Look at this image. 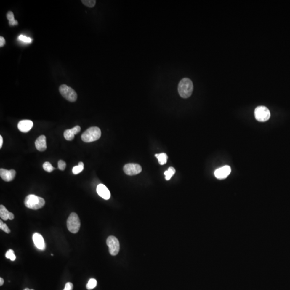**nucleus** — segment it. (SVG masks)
<instances>
[{"label": "nucleus", "mask_w": 290, "mask_h": 290, "mask_svg": "<svg viewBox=\"0 0 290 290\" xmlns=\"http://www.w3.org/2000/svg\"><path fill=\"white\" fill-rule=\"evenodd\" d=\"M193 84L192 81L188 78L182 79L178 85V92L181 97L188 98L192 95Z\"/></svg>", "instance_id": "nucleus-1"}, {"label": "nucleus", "mask_w": 290, "mask_h": 290, "mask_svg": "<svg viewBox=\"0 0 290 290\" xmlns=\"http://www.w3.org/2000/svg\"><path fill=\"white\" fill-rule=\"evenodd\" d=\"M25 206L32 210H38L42 208L45 204L43 198L35 195L27 196L24 200Z\"/></svg>", "instance_id": "nucleus-2"}, {"label": "nucleus", "mask_w": 290, "mask_h": 290, "mask_svg": "<svg viewBox=\"0 0 290 290\" xmlns=\"http://www.w3.org/2000/svg\"><path fill=\"white\" fill-rule=\"evenodd\" d=\"M101 136V131L98 127H91L81 135V139L85 142H91L98 140Z\"/></svg>", "instance_id": "nucleus-3"}, {"label": "nucleus", "mask_w": 290, "mask_h": 290, "mask_svg": "<svg viewBox=\"0 0 290 290\" xmlns=\"http://www.w3.org/2000/svg\"><path fill=\"white\" fill-rule=\"evenodd\" d=\"M67 226L70 232L74 234L78 233L80 228L81 223L76 213L73 212L70 214L67 221Z\"/></svg>", "instance_id": "nucleus-4"}, {"label": "nucleus", "mask_w": 290, "mask_h": 290, "mask_svg": "<svg viewBox=\"0 0 290 290\" xmlns=\"http://www.w3.org/2000/svg\"><path fill=\"white\" fill-rule=\"evenodd\" d=\"M59 92L63 97L67 101L74 102L76 101L78 95L74 89L67 86L66 84H62L59 87Z\"/></svg>", "instance_id": "nucleus-5"}, {"label": "nucleus", "mask_w": 290, "mask_h": 290, "mask_svg": "<svg viewBox=\"0 0 290 290\" xmlns=\"http://www.w3.org/2000/svg\"><path fill=\"white\" fill-rule=\"evenodd\" d=\"M255 117L256 119L259 121L264 122L268 121L270 118V112L267 107L259 106L255 110Z\"/></svg>", "instance_id": "nucleus-6"}, {"label": "nucleus", "mask_w": 290, "mask_h": 290, "mask_svg": "<svg viewBox=\"0 0 290 290\" xmlns=\"http://www.w3.org/2000/svg\"><path fill=\"white\" fill-rule=\"evenodd\" d=\"M106 244L109 247V253L111 255L116 256L120 250V244L118 239L114 236H110L107 238Z\"/></svg>", "instance_id": "nucleus-7"}, {"label": "nucleus", "mask_w": 290, "mask_h": 290, "mask_svg": "<svg viewBox=\"0 0 290 290\" xmlns=\"http://www.w3.org/2000/svg\"><path fill=\"white\" fill-rule=\"evenodd\" d=\"M124 172L129 176L137 175L142 171V168L138 164H125L123 168Z\"/></svg>", "instance_id": "nucleus-8"}, {"label": "nucleus", "mask_w": 290, "mask_h": 290, "mask_svg": "<svg viewBox=\"0 0 290 290\" xmlns=\"http://www.w3.org/2000/svg\"><path fill=\"white\" fill-rule=\"evenodd\" d=\"M231 172V168L229 166H225L216 169L214 172L215 177L219 180L227 178Z\"/></svg>", "instance_id": "nucleus-9"}, {"label": "nucleus", "mask_w": 290, "mask_h": 290, "mask_svg": "<svg viewBox=\"0 0 290 290\" xmlns=\"http://www.w3.org/2000/svg\"><path fill=\"white\" fill-rule=\"evenodd\" d=\"M16 171L14 169L8 170L3 168L0 169V176L3 180L6 182L12 181L16 176Z\"/></svg>", "instance_id": "nucleus-10"}, {"label": "nucleus", "mask_w": 290, "mask_h": 290, "mask_svg": "<svg viewBox=\"0 0 290 290\" xmlns=\"http://www.w3.org/2000/svg\"><path fill=\"white\" fill-rule=\"evenodd\" d=\"M32 239L35 246L37 247L38 249L44 250L45 249L46 245L45 243L43 237L41 234L38 233H34L32 236Z\"/></svg>", "instance_id": "nucleus-11"}, {"label": "nucleus", "mask_w": 290, "mask_h": 290, "mask_svg": "<svg viewBox=\"0 0 290 290\" xmlns=\"http://www.w3.org/2000/svg\"><path fill=\"white\" fill-rule=\"evenodd\" d=\"M96 191L98 195L105 200L109 199L111 196V193L107 187L103 184L98 185L96 188Z\"/></svg>", "instance_id": "nucleus-12"}, {"label": "nucleus", "mask_w": 290, "mask_h": 290, "mask_svg": "<svg viewBox=\"0 0 290 290\" xmlns=\"http://www.w3.org/2000/svg\"><path fill=\"white\" fill-rule=\"evenodd\" d=\"M33 126V123L30 120H23L18 124V129L20 132L27 133L31 129Z\"/></svg>", "instance_id": "nucleus-13"}, {"label": "nucleus", "mask_w": 290, "mask_h": 290, "mask_svg": "<svg viewBox=\"0 0 290 290\" xmlns=\"http://www.w3.org/2000/svg\"><path fill=\"white\" fill-rule=\"evenodd\" d=\"M35 146L37 150L40 152H43L47 148L46 138L45 135H40L35 141Z\"/></svg>", "instance_id": "nucleus-14"}, {"label": "nucleus", "mask_w": 290, "mask_h": 290, "mask_svg": "<svg viewBox=\"0 0 290 290\" xmlns=\"http://www.w3.org/2000/svg\"><path fill=\"white\" fill-rule=\"evenodd\" d=\"M155 157L158 159V163L161 165H164L167 163L168 160V156L166 153H160V154H156Z\"/></svg>", "instance_id": "nucleus-15"}, {"label": "nucleus", "mask_w": 290, "mask_h": 290, "mask_svg": "<svg viewBox=\"0 0 290 290\" xmlns=\"http://www.w3.org/2000/svg\"><path fill=\"white\" fill-rule=\"evenodd\" d=\"M10 212L2 205H0V217L4 220H7Z\"/></svg>", "instance_id": "nucleus-16"}, {"label": "nucleus", "mask_w": 290, "mask_h": 290, "mask_svg": "<svg viewBox=\"0 0 290 290\" xmlns=\"http://www.w3.org/2000/svg\"><path fill=\"white\" fill-rule=\"evenodd\" d=\"M7 19L9 21V25L10 26H14L18 24V22L15 19L14 15L12 12H9L7 14Z\"/></svg>", "instance_id": "nucleus-17"}, {"label": "nucleus", "mask_w": 290, "mask_h": 290, "mask_svg": "<svg viewBox=\"0 0 290 290\" xmlns=\"http://www.w3.org/2000/svg\"><path fill=\"white\" fill-rule=\"evenodd\" d=\"M175 172L176 170L174 168L172 167H169L168 169L165 171V172L164 173L165 175V179L167 181H169L170 180V178H172V176L175 174Z\"/></svg>", "instance_id": "nucleus-18"}, {"label": "nucleus", "mask_w": 290, "mask_h": 290, "mask_svg": "<svg viewBox=\"0 0 290 290\" xmlns=\"http://www.w3.org/2000/svg\"><path fill=\"white\" fill-rule=\"evenodd\" d=\"M63 135H64V137L65 138V139H66L67 140L72 141L74 139L75 134L72 131V129H66L64 133H63Z\"/></svg>", "instance_id": "nucleus-19"}, {"label": "nucleus", "mask_w": 290, "mask_h": 290, "mask_svg": "<svg viewBox=\"0 0 290 290\" xmlns=\"http://www.w3.org/2000/svg\"><path fill=\"white\" fill-rule=\"evenodd\" d=\"M84 169V164L82 162H80L78 166L73 167L72 172L74 175H77L78 174L80 173Z\"/></svg>", "instance_id": "nucleus-20"}, {"label": "nucleus", "mask_w": 290, "mask_h": 290, "mask_svg": "<svg viewBox=\"0 0 290 290\" xmlns=\"http://www.w3.org/2000/svg\"><path fill=\"white\" fill-rule=\"evenodd\" d=\"M97 281L95 279L91 278L86 285V288L88 290H92L97 286Z\"/></svg>", "instance_id": "nucleus-21"}, {"label": "nucleus", "mask_w": 290, "mask_h": 290, "mask_svg": "<svg viewBox=\"0 0 290 290\" xmlns=\"http://www.w3.org/2000/svg\"><path fill=\"white\" fill-rule=\"evenodd\" d=\"M81 2L84 5L89 8H93L95 6L96 2L95 0H82L81 1Z\"/></svg>", "instance_id": "nucleus-22"}, {"label": "nucleus", "mask_w": 290, "mask_h": 290, "mask_svg": "<svg viewBox=\"0 0 290 290\" xmlns=\"http://www.w3.org/2000/svg\"><path fill=\"white\" fill-rule=\"evenodd\" d=\"M6 258L10 259L12 261H14L16 259V256L15 255L14 251L12 249H9L6 252Z\"/></svg>", "instance_id": "nucleus-23"}, {"label": "nucleus", "mask_w": 290, "mask_h": 290, "mask_svg": "<svg viewBox=\"0 0 290 290\" xmlns=\"http://www.w3.org/2000/svg\"><path fill=\"white\" fill-rule=\"evenodd\" d=\"M43 167L44 170H45L46 172H52V171L55 169V168L52 166V164H50L49 162H45L43 164Z\"/></svg>", "instance_id": "nucleus-24"}, {"label": "nucleus", "mask_w": 290, "mask_h": 290, "mask_svg": "<svg viewBox=\"0 0 290 290\" xmlns=\"http://www.w3.org/2000/svg\"><path fill=\"white\" fill-rule=\"evenodd\" d=\"M18 39L23 41L24 43H31L32 40L31 38L25 36H23V35H20L18 38Z\"/></svg>", "instance_id": "nucleus-25"}, {"label": "nucleus", "mask_w": 290, "mask_h": 290, "mask_svg": "<svg viewBox=\"0 0 290 290\" xmlns=\"http://www.w3.org/2000/svg\"><path fill=\"white\" fill-rule=\"evenodd\" d=\"M0 228L2 230H3L4 232H5L6 233H10V230H9V228L8 227V226L6 224H4L3 222V221L2 220L0 221Z\"/></svg>", "instance_id": "nucleus-26"}, {"label": "nucleus", "mask_w": 290, "mask_h": 290, "mask_svg": "<svg viewBox=\"0 0 290 290\" xmlns=\"http://www.w3.org/2000/svg\"><path fill=\"white\" fill-rule=\"evenodd\" d=\"M66 167V162L63 160H59L58 161V168L61 170H64Z\"/></svg>", "instance_id": "nucleus-27"}, {"label": "nucleus", "mask_w": 290, "mask_h": 290, "mask_svg": "<svg viewBox=\"0 0 290 290\" xmlns=\"http://www.w3.org/2000/svg\"><path fill=\"white\" fill-rule=\"evenodd\" d=\"M73 284L72 283H67L65 285V287L63 290H73Z\"/></svg>", "instance_id": "nucleus-28"}, {"label": "nucleus", "mask_w": 290, "mask_h": 290, "mask_svg": "<svg viewBox=\"0 0 290 290\" xmlns=\"http://www.w3.org/2000/svg\"><path fill=\"white\" fill-rule=\"evenodd\" d=\"M72 131L74 133V134L76 135L81 131V127L80 126H76L74 127L73 129H71Z\"/></svg>", "instance_id": "nucleus-29"}, {"label": "nucleus", "mask_w": 290, "mask_h": 290, "mask_svg": "<svg viewBox=\"0 0 290 290\" xmlns=\"http://www.w3.org/2000/svg\"><path fill=\"white\" fill-rule=\"evenodd\" d=\"M5 44H6V40L4 39V38L3 37H0V47H3L4 45H5Z\"/></svg>", "instance_id": "nucleus-30"}, {"label": "nucleus", "mask_w": 290, "mask_h": 290, "mask_svg": "<svg viewBox=\"0 0 290 290\" xmlns=\"http://www.w3.org/2000/svg\"><path fill=\"white\" fill-rule=\"evenodd\" d=\"M8 219H9V220H13L14 219V214L12 213L9 212V215H8Z\"/></svg>", "instance_id": "nucleus-31"}, {"label": "nucleus", "mask_w": 290, "mask_h": 290, "mask_svg": "<svg viewBox=\"0 0 290 290\" xmlns=\"http://www.w3.org/2000/svg\"><path fill=\"white\" fill-rule=\"evenodd\" d=\"M3 138L1 135H0V148H1L2 147V145H3Z\"/></svg>", "instance_id": "nucleus-32"}, {"label": "nucleus", "mask_w": 290, "mask_h": 290, "mask_svg": "<svg viewBox=\"0 0 290 290\" xmlns=\"http://www.w3.org/2000/svg\"><path fill=\"white\" fill-rule=\"evenodd\" d=\"M4 284V279L2 278H0V286H2Z\"/></svg>", "instance_id": "nucleus-33"}, {"label": "nucleus", "mask_w": 290, "mask_h": 290, "mask_svg": "<svg viewBox=\"0 0 290 290\" xmlns=\"http://www.w3.org/2000/svg\"><path fill=\"white\" fill-rule=\"evenodd\" d=\"M24 290H30L29 289V288H25V289H24Z\"/></svg>", "instance_id": "nucleus-34"}, {"label": "nucleus", "mask_w": 290, "mask_h": 290, "mask_svg": "<svg viewBox=\"0 0 290 290\" xmlns=\"http://www.w3.org/2000/svg\"><path fill=\"white\" fill-rule=\"evenodd\" d=\"M33 290V289H31V290Z\"/></svg>", "instance_id": "nucleus-35"}]
</instances>
